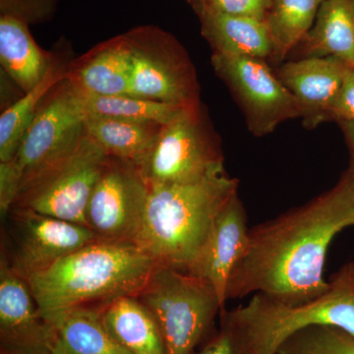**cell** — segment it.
Wrapping results in <instances>:
<instances>
[{"instance_id": "obj_20", "label": "cell", "mask_w": 354, "mask_h": 354, "mask_svg": "<svg viewBox=\"0 0 354 354\" xmlns=\"http://www.w3.org/2000/svg\"><path fill=\"white\" fill-rule=\"evenodd\" d=\"M53 57V53L37 44L29 26L10 16L0 15V64L24 94L43 81Z\"/></svg>"}, {"instance_id": "obj_26", "label": "cell", "mask_w": 354, "mask_h": 354, "mask_svg": "<svg viewBox=\"0 0 354 354\" xmlns=\"http://www.w3.org/2000/svg\"><path fill=\"white\" fill-rule=\"evenodd\" d=\"M278 354H354V335L333 326H312L288 337Z\"/></svg>"}, {"instance_id": "obj_7", "label": "cell", "mask_w": 354, "mask_h": 354, "mask_svg": "<svg viewBox=\"0 0 354 354\" xmlns=\"http://www.w3.org/2000/svg\"><path fill=\"white\" fill-rule=\"evenodd\" d=\"M138 171L149 187L194 183L225 171V158L205 122L201 102L183 106L162 125L155 146Z\"/></svg>"}, {"instance_id": "obj_5", "label": "cell", "mask_w": 354, "mask_h": 354, "mask_svg": "<svg viewBox=\"0 0 354 354\" xmlns=\"http://www.w3.org/2000/svg\"><path fill=\"white\" fill-rule=\"evenodd\" d=\"M252 354H278L295 333L312 326H333L354 335V262L342 266L318 297L286 305L256 293L235 308Z\"/></svg>"}, {"instance_id": "obj_15", "label": "cell", "mask_w": 354, "mask_h": 354, "mask_svg": "<svg viewBox=\"0 0 354 354\" xmlns=\"http://www.w3.org/2000/svg\"><path fill=\"white\" fill-rule=\"evenodd\" d=\"M131 55L127 32L108 39L70 62L67 80L84 95H128Z\"/></svg>"}, {"instance_id": "obj_9", "label": "cell", "mask_w": 354, "mask_h": 354, "mask_svg": "<svg viewBox=\"0 0 354 354\" xmlns=\"http://www.w3.org/2000/svg\"><path fill=\"white\" fill-rule=\"evenodd\" d=\"M109 158L85 131L74 153L19 195L12 208L29 209L87 227L88 201Z\"/></svg>"}, {"instance_id": "obj_12", "label": "cell", "mask_w": 354, "mask_h": 354, "mask_svg": "<svg viewBox=\"0 0 354 354\" xmlns=\"http://www.w3.org/2000/svg\"><path fill=\"white\" fill-rule=\"evenodd\" d=\"M10 220V247L2 245L14 270L28 277L50 267L82 247L99 241L84 225L29 209L12 208Z\"/></svg>"}, {"instance_id": "obj_8", "label": "cell", "mask_w": 354, "mask_h": 354, "mask_svg": "<svg viewBox=\"0 0 354 354\" xmlns=\"http://www.w3.org/2000/svg\"><path fill=\"white\" fill-rule=\"evenodd\" d=\"M127 34L132 50L128 95L178 106L199 104L194 65L174 36L153 26Z\"/></svg>"}, {"instance_id": "obj_27", "label": "cell", "mask_w": 354, "mask_h": 354, "mask_svg": "<svg viewBox=\"0 0 354 354\" xmlns=\"http://www.w3.org/2000/svg\"><path fill=\"white\" fill-rule=\"evenodd\" d=\"M220 315L218 332L192 354H252L245 330L235 309H223Z\"/></svg>"}, {"instance_id": "obj_18", "label": "cell", "mask_w": 354, "mask_h": 354, "mask_svg": "<svg viewBox=\"0 0 354 354\" xmlns=\"http://www.w3.org/2000/svg\"><path fill=\"white\" fill-rule=\"evenodd\" d=\"M44 321L50 354H129L104 328L100 304L65 310Z\"/></svg>"}, {"instance_id": "obj_11", "label": "cell", "mask_w": 354, "mask_h": 354, "mask_svg": "<svg viewBox=\"0 0 354 354\" xmlns=\"http://www.w3.org/2000/svg\"><path fill=\"white\" fill-rule=\"evenodd\" d=\"M148 196V184L138 169L109 157L88 201L87 227L99 241L135 243Z\"/></svg>"}, {"instance_id": "obj_19", "label": "cell", "mask_w": 354, "mask_h": 354, "mask_svg": "<svg viewBox=\"0 0 354 354\" xmlns=\"http://www.w3.org/2000/svg\"><path fill=\"white\" fill-rule=\"evenodd\" d=\"M101 320L116 344L129 354H167L160 326L137 295L100 304Z\"/></svg>"}, {"instance_id": "obj_2", "label": "cell", "mask_w": 354, "mask_h": 354, "mask_svg": "<svg viewBox=\"0 0 354 354\" xmlns=\"http://www.w3.org/2000/svg\"><path fill=\"white\" fill-rule=\"evenodd\" d=\"M239 186L225 169L194 183L150 186L135 244L160 267L199 276L216 218Z\"/></svg>"}, {"instance_id": "obj_31", "label": "cell", "mask_w": 354, "mask_h": 354, "mask_svg": "<svg viewBox=\"0 0 354 354\" xmlns=\"http://www.w3.org/2000/svg\"><path fill=\"white\" fill-rule=\"evenodd\" d=\"M339 124L341 125L349 152V167L346 172L354 183V123L342 121Z\"/></svg>"}, {"instance_id": "obj_4", "label": "cell", "mask_w": 354, "mask_h": 354, "mask_svg": "<svg viewBox=\"0 0 354 354\" xmlns=\"http://www.w3.org/2000/svg\"><path fill=\"white\" fill-rule=\"evenodd\" d=\"M80 95L67 80L44 97L12 160L0 162V212L68 158L85 135Z\"/></svg>"}, {"instance_id": "obj_23", "label": "cell", "mask_w": 354, "mask_h": 354, "mask_svg": "<svg viewBox=\"0 0 354 354\" xmlns=\"http://www.w3.org/2000/svg\"><path fill=\"white\" fill-rule=\"evenodd\" d=\"M59 55L53 57L46 77L0 115V162L12 160L37 111L51 90L68 76L69 65Z\"/></svg>"}, {"instance_id": "obj_28", "label": "cell", "mask_w": 354, "mask_h": 354, "mask_svg": "<svg viewBox=\"0 0 354 354\" xmlns=\"http://www.w3.org/2000/svg\"><path fill=\"white\" fill-rule=\"evenodd\" d=\"M60 0H0V15L35 25L50 20Z\"/></svg>"}, {"instance_id": "obj_24", "label": "cell", "mask_w": 354, "mask_h": 354, "mask_svg": "<svg viewBox=\"0 0 354 354\" xmlns=\"http://www.w3.org/2000/svg\"><path fill=\"white\" fill-rule=\"evenodd\" d=\"M324 0H271L266 16L272 44L271 60L281 64L313 27Z\"/></svg>"}, {"instance_id": "obj_10", "label": "cell", "mask_w": 354, "mask_h": 354, "mask_svg": "<svg viewBox=\"0 0 354 354\" xmlns=\"http://www.w3.org/2000/svg\"><path fill=\"white\" fill-rule=\"evenodd\" d=\"M212 65L239 102L255 136L271 134L281 123L300 118L295 97L267 60L213 53Z\"/></svg>"}, {"instance_id": "obj_13", "label": "cell", "mask_w": 354, "mask_h": 354, "mask_svg": "<svg viewBox=\"0 0 354 354\" xmlns=\"http://www.w3.org/2000/svg\"><path fill=\"white\" fill-rule=\"evenodd\" d=\"M351 68L335 57H305L274 72L295 97L304 127L313 129L330 120V109Z\"/></svg>"}, {"instance_id": "obj_17", "label": "cell", "mask_w": 354, "mask_h": 354, "mask_svg": "<svg viewBox=\"0 0 354 354\" xmlns=\"http://www.w3.org/2000/svg\"><path fill=\"white\" fill-rule=\"evenodd\" d=\"M204 38L214 53L271 59L272 44L265 20L230 15L209 6H194Z\"/></svg>"}, {"instance_id": "obj_33", "label": "cell", "mask_w": 354, "mask_h": 354, "mask_svg": "<svg viewBox=\"0 0 354 354\" xmlns=\"http://www.w3.org/2000/svg\"><path fill=\"white\" fill-rule=\"evenodd\" d=\"M192 2L193 6H201V4H206V6H212L215 3L216 0H190Z\"/></svg>"}, {"instance_id": "obj_21", "label": "cell", "mask_w": 354, "mask_h": 354, "mask_svg": "<svg viewBox=\"0 0 354 354\" xmlns=\"http://www.w3.org/2000/svg\"><path fill=\"white\" fill-rule=\"evenodd\" d=\"M297 48L298 59L335 57L354 67V0H324Z\"/></svg>"}, {"instance_id": "obj_1", "label": "cell", "mask_w": 354, "mask_h": 354, "mask_svg": "<svg viewBox=\"0 0 354 354\" xmlns=\"http://www.w3.org/2000/svg\"><path fill=\"white\" fill-rule=\"evenodd\" d=\"M354 225V183L344 172L332 189L249 230L245 255L235 268L227 297L266 295L286 305L318 297L335 236Z\"/></svg>"}, {"instance_id": "obj_14", "label": "cell", "mask_w": 354, "mask_h": 354, "mask_svg": "<svg viewBox=\"0 0 354 354\" xmlns=\"http://www.w3.org/2000/svg\"><path fill=\"white\" fill-rule=\"evenodd\" d=\"M0 348L25 353L50 351L48 327L28 285L0 256Z\"/></svg>"}, {"instance_id": "obj_3", "label": "cell", "mask_w": 354, "mask_h": 354, "mask_svg": "<svg viewBox=\"0 0 354 354\" xmlns=\"http://www.w3.org/2000/svg\"><path fill=\"white\" fill-rule=\"evenodd\" d=\"M158 267L132 242L97 241L26 279L46 320L65 310L138 295Z\"/></svg>"}, {"instance_id": "obj_22", "label": "cell", "mask_w": 354, "mask_h": 354, "mask_svg": "<svg viewBox=\"0 0 354 354\" xmlns=\"http://www.w3.org/2000/svg\"><path fill=\"white\" fill-rule=\"evenodd\" d=\"M158 123L134 122L114 118L87 116L85 131L109 157L137 169L151 153L162 130Z\"/></svg>"}, {"instance_id": "obj_6", "label": "cell", "mask_w": 354, "mask_h": 354, "mask_svg": "<svg viewBox=\"0 0 354 354\" xmlns=\"http://www.w3.org/2000/svg\"><path fill=\"white\" fill-rule=\"evenodd\" d=\"M160 326L167 354H192L225 307L208 279L158 267L137 295Z\"/></svg>"}, {"instance_id": "obj_30", "label": "cell", "mask_w": 354, "mask_h": 354, "mask_svg": "<svg viewBox=\"0 0 354 354\" xmlns=\"http://www.w3.org/2000/svg\"><path fill=\"white\" fill-rule=\"evenodd\" d=\"M330 120L354 123V67L348 70L335 97L330 109Z\"/></svg>"}, {"instance_id": "obj_29", "label": "cell", "mask_w": 354, "mask_h": 354, "mask_svg": "<svg viewBox=\"0 0 354 354\" xmlns=\"http://www.w3.org/2000/svg\"><path fill=\"white\" fill-rule=\"evenodd\" d=\"M209 6L230 15L246 16L266 20V16L271 6V0H216L215 3Z\"/></svg>"}, {"instance_id": "obj_32", "label": "cell", "mask_w": 354, "mask_h": 354, "mask_svg": "<svg viewBox=\"0 0 354 354\" xmlns=\"http://www.w3.org/2000/svg\"><path fill=\"white\" fill-rule=\"evenodd\" d=\"M0 354H50V351H41V353H25V351H9V349L0 348Z\"/></svg>"}, {"instance_id": "obj_16", "label": "cell", "mask_w": 354, "mask_h": 354, "mask_svg": "<svg viewBox=\"0 0 354 354\" xmlns=\"http://www.w3.org/2000/svg\"><path fill=\"white\" fill-rule=\"evenodd\" d=\"M249 230L245 208L237 193L216 218L199 274L214 286L225 308L228 283L235 268L245 255Z\"/></svg>"}, {"instance_id": "obj_25", "label": "cell", "mask_w": 354, "mask_h": 354, "mask_svg": "<svg viewBox=\"0 0 354 354\" xmlns=\"http://www.w3.org/2000/svg\"><path fill=\"white\" fill-rule=\"evenodd\" d=\"M78 94L86 115L134 122L164 125L185 106L140 99L128 95H91L79 92Z\"/></svg>"}]
</instances>
